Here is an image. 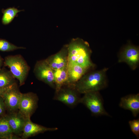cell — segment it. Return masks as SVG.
I'll return each instance as SVG.
<instances>
[{"label":"cell","mask_w":139,"mask_h":139,"mask_svg":"<svg viewBox=\"0 0 139 139\" xmlns=\"http://www.w3.org/2000/svg\"><path fill=\"white\" fill-rule=\"evenodd\" d=\"M14 78L10 71L0 68V89H7L16 83Z\"/></svg>","instance_id":"obj_16"},{"label":"cell","mask_w":139,"mask_h":139,"mask_svg":"<svg viewBox=\"0 0 139 139\" xmlns=\"http://www.w3.org/2000/svg\"><path fill=\"white\" fill-rule=\"evenodd\" d=\"M68 45H64L57 53L45 59L53 70L60 69L67 66L68 63Z\"/></svg>","instance_id":"obj_10"},{"label":"cell","mask_w":139,"mask_h":139,"mask_svg":"<svg viewBox=\"0 0 139 139\" xmlns=\"http://www.w3.org/2000/svg\"><path fill=\"white\" fill-rule=\"evenodd\" d=\"M67 45L68 63L76 64L88 70L94 66L91 59V51L87 42L78 38L72 39Z\"/></svg>","instance_id":"obj_1"},{"label":"cell","mask_w":139,"mask_h":139,"mask_svg":"<svg viewBox=\"0 0 139 139\" xmlns=\"http://www.w3.org/2000/svg\"><path fill=\"white\" fill-rule=\"evenodd\" d=\"M57 129L58 128L56 127H47L34 123L31 121L30 118H28L24 125L21 136L23 139H26L39 133Z\"/></svg>","instance_id":"obj_11"},{"label":"cell","mask_w":139,"mask_h":139,"mask_svg":"<svg viewBox=\"0 0 139 139\" xmlns=\"http://www.w3.org/2000/svg\"><path fill=\"white\" fill-rule=\"evenodd\" d=\"M15 138L9 124L6 114L0 116V138L11 139Z\"/></svg>","instance_id":"obj_17"},{"label":"cell","mask_w":139,"mask_h":139,"mask_svg":"<svg viewBox=\"0 0 139 139\" xmlns=\"http://www.w3.org/2000/svg\"><path fill=\"white\" fill-rule=\"evenodd\" d=\"M7 89H0V97H2L3 94L4 92Z\"/></svg>","instance_id":"obj_22"},{"label":"cell","mask_w":139,"mask_h":139,"mask_svg":"<svg viewBox=\"0 0 139 139\" xmlns=\"http://www.w3.org/2000/svg\"><path fill=\"white\" fill-rule=\"evenodd\" d=\"M80 103L84 104L93 115L109 116L104 108L102 100L98 91L84 94L83 97L80 98Z\"/></svg>","instance_id":"obj_4"},{"label":"cell","mask_w":139,"mask_h":139,"mask_svg":"<svg viewBox=\"0 0 139 139\" xmlns=\"http://www.w3.org/2000/svg\"><path fill=\"white\" fill-rule=\"evenodd\" d=\"M22 47H18L11 43L7 40L0 39V51H10L19 49H24Z\"/></svg>","instance_id":"obj_19"},{"label":"cell","mask_w":139,"mask_h":139,"mask_svg":"<svg viewBox=\"0 0 139 139\" xmlns=\"http://www.w3.org/2000/svg\"><path fill=\"white\" fill-rule=\"evenodd\" d=\"M6 110L4 99L2 97H0V116L5 115Z\"/></svg>","instance_id":"obj_21"},{"label":"cell","mask_w":139,"mask_h":139,"mask_svg":"<svg viewBox=\"0 0 139 139\" xmlns=\"http://www.w3.org/2000/svg\"><path fill=\"white\" fill-rule=\"evenodd\" d=\"M131 131L138 138L139 137V119H134L129 121Z\"/></svg>","instance_id":"obj_20"},{"label":"cell","mask_w":139,"mask_h":139,"mask_svg":"<svg viewBox=\"0 0 139 139\" xmlns=\"http://www.w3.org/2000/svg\"><path fill=\"white\" fill-rule=\"evenodd\" d=\"M38 100L37 96L33 93H22L18 111L26 119L30 118L36 109Z\"/></svg>","instance_id":"obj_5"},{"label":"cell","mask_w":139,"mask_h":139,"mask_svg":"<svg viewBox=\"0 0 139 139\" xmlns=\"http://www.w3.org/2000/svg\"><path fill=\"white\" fill-rule=\"evenodd\" d=\"M23 11V10H19L14 7L3 9L2 11L3 14L2 19V23L5 25L10 24L15 17L18 16L19 12Z\"/></svg>","instance_id":"obj_18"},{"label":"cell","mask_w":139,"mask_h":139,"mask_svg":"<svg viewBox=\"0 0 139 139\" xmlns=\"http://www.w3.org/2000/svg\"><path fill=\"white\" fill-rule=\"evenodd\" d=\"M67 67L53 70L56 93L62 86L68 84Z\"/></svg>","instance_id":"obj_15"},{"label":"cell","mask_w":139,"mask_h":139,"mask_svg":"<svg viewBox=\"0 0 139 139\" xmlns=\"http://www.w3.org/2000/svg\"><path fill=\"white\" fill-rule=\"evenodd\" d=\"M34 72L39 80L52 87H55L53 70L45 60L37 62L34 67Z\"/></svg>","instance_id":"obj_8"},{"label":"cell","mask_w":139,"mask_h":139,"mask_svg":"<svg viewBox=\"0 0 139 139\" xmlns=\"http://www.w3.org/2000/svg\"><path fill=\"white\" fill-rule=\"evenodd\" d=\"M21 94L16 83L7 89L4 92L2 97L6 111L9 113L15 112L18 110Z\"/></svg>","instance_id":"obj_6"},{"label":"cell","mask_w":139,"mask_h":139,"mask_svg":"<svg viewBox=\"0 0 139 139\" xmlns=\"http://www.w3.org/2000/svg\"><path fill=\"white\" fill-rule=\"evenodd\" d=\"M107 70L105 68L85 74L75 84V89L78 93L84 94L99 91L107 85L106 73Z\"/></svg>","instance_id":"obj_2"},{"label":"cell","mask_w":139,"mask_h":139,"mask_svg":"<svg viewBox=\"0 0 139 139\" xmlns=\"http://www.w3.org/2000/svg\"><path fill=\"white\" fill-rule=\"evenodd\" d=\"M67 71L68 77V84L74 85L88 70L79 65L68 63Z\"/></svg>","instance_id":"obj_14"},{"label":"cell","mask_w":139,"mask_h":139,"mask_svg":"<svg viewBox=\"0 0 139 139\" xmlns=\"http://www.w3.org/2000/svg\"><path fill=\"white\" fill-rule=\"evenodd\" d=\"M68 87H62L56 94L55 99L70 107H73L80 103V98L74 85L68 84Z\"/></svg>","instance_id":"obj_7"},{"label":"cell","mask_w":139,"mask_h":139,"mask_svg":"<svg viewBox=\"0 0 139 139\" xmlns=\"http://www.w3.org/2000/svg\"><path fill=\"white\" fill-rule=\"evenodd\" d=\"M119 106L130 110L133 116L136 117L139 113V94H130L122 98Z\"/></svg>","instance_id":"obj_13"},{"label":"cell","mask_w":139,"mask_h":139,"mask_svg":"<svg viewBox=\"0 0 139 139\" xmlns=\"http://www.w3.org/2000/svg\"><path fill=\"white\" fill-rule=\"evenodd\" d=\"M118 62H125L132 70H135L139 63L138 48L131 45H127L120 53Z\"/></svg>","instance_id":"obj_9"},{"label":"cell","mask_w":139,"mask_h":139,"mask_svg":"<svg viewBox=\"0 0 139 139\" xmlns=\"http://www.w3.org/2000/svg\"><path fill=\"white\" fill-rule=\"evenodd\" d=\"M3 63V60L2 58L0 56V68L2 66Z\"/></svg>","instance_id":"obj_23"},{"label":"cell","mask_w":139,"mask_h":139,"mask_svg":"<svg viewBox=\"0 0 139 139\" xmlns=\"http://www.w3.org/2000/svg\"><path fill=\"white\" fill-rule=\"evenodd\" d=\"M4 63L10 68L14 78L19 81L20 85L23 84L29 67L22 56L20 55L8 56L5 57Z\"/></svg>","instance_id":"obj_3"},{"label":"cell","mask_w":139,"mask_h":139,"mask_svg":"<svg viewBox=\"0 0 139 139\" xmlns=\"http://www.w3.org/2000/svg\"><path fill=\"white\" fill-rule=\"evenodd\" d=\"M9 124L14 134L21 135L27 119L19 111L6 114Z\"/></svg>","instance_id":"obj_12"}]
</instances>
